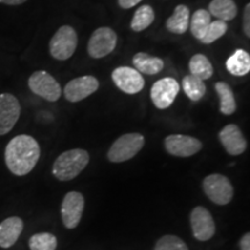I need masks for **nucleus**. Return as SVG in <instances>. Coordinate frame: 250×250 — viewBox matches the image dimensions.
<instances>
[{
    "label": "nucleus",
    "mask_w": 250,
    "mask_h": 250,
    "mask_svg": "<svg viewBox=\"0 0 250 250\" xmlns=\"http://www.w3.org/2000/svg\"><path fill=\"white\" fill-rule=\"evenodd\" d=\"M30 250H56L57 237L51 233H37L29 239Z\"/></svg>",
    "instance_id": "26"
},
{
    "label": "nucleus",
    "mask_w": 250,
    "mask_h": 250,
    "mask_svg": "<svg viewBox=\"0 0 250 250\" xmlns=\"http://www.w3.org/2000/svg\"><path fill=\"white\" fill-rule=\"evenodd\" d=\"M41 155L35 138L28 134L14 137L5 148V162L12 174L24 176L34 169Z\"/></svg>",
    "instance_id": "1"
},
{
    "label": "nucleus",
    "mask_w": 250,
    "mask_h": 250,
    "mask_svg": "<svg viewBox=\"0 0 250 250\" xmlns=\"http://www.w3.org/2000/svg\"><path fill=\"white\" fill-rule=\"evenodd\" d=\"M189 70L191 76L203 81L208 80L213 76V66H212L211 62L206 56L202 54L192 56L189 62Z\"/></svg>",
    "instance_id": "22"
},
{
    "label": "nucleus",
    "mask_w": 250,
    "mask_h": 250,
    "mask_svg": "<svg viewBox=\"0 0 250 250\" xmlns=\"http://www.w3.org/2000/svg\"><path fill=\"white\" fill-rule=\"evenodd\" d=\"M31 92L49 102L58 101L62 95V88L58 81L45 71H36L28 80Z\"/></svg>",
    "instance_id": "6"
},
{
    "label": "nucleus",
    "mask_w": 250,
    "mask_h": 250,
    "mask_svg": "<svg viewBox=\"0 0 250 250\" xmlns=\"http://www.w3.org/2000/svg\"><path fill=\"white\" fill-rule=\"evenodd\" d=\"M250 5L247 4L245 9H243V31L246 36H250Z\"/></svg>",
    "instance_id": "29"
},
{
    "label": "nucleus",
    "mask_w": 250,
    "mask_h": 250,
    "mask_svg": "<svg viewBox=\"0 0 250 250\" xmlns=\"http://www.w3.org/2000/svg\"><path fill=\"white\" fill-rule=\"evenodd\" d=\"M114 83L122 92L126 94H137L144 88L145 80L136 68L129 66H120L111 73Z\"/></svg>",
    "instance_id": "11"
},
{
    "label": "nucleus",
    "mask_w": 250,
    "mask_h": 250,
    "mask_svg": "<svg viewBox=\"0 0 250 250\" xmlns=\"http://www.w3.org/2000/svg\"><path fill=\"white\" fill-rule=\"evenodd\" d=\"M180 92V83L174 78H162L151 88L153 104L159 109L169 108Z\"/></svg>",
    "instance_id": "9"
},
{
    "label": "nucleus",
    "mask_w": 250,
    "mask_h": 250,
    "mask_svg": "<svg viewBox=\"0 0 250 250\" xmlns=\"http://www.w3.org/2000/svg\"><path fill=\"white\" fill-rule=\"evenodd\" d=\"M224 148L230 155H240L246 151L247 140L242 131L235 124H228L219 133Z\"/></svg>",
    "instance_id": "15"
},
{
    "label": "nucleus",
    "mask_w": 250,
    "mask_h": 250,
    "mask_svg": "<svg viewBox=\"0 0 250 250\" xmlns=\"http://www.w3.org/2000/svg\"><path fill=\"white\" fill-rule=\"evenodd\" d=\"M85 208V198L80 192L71 191L65 195L62 203V219L64 226L73 229L79 225Z\"/></svg>",
    "instance_id": "8"
},
{
    "label": "nucleus",
    "mask_w": 250,
    "mask_h": 250,
    "mask_svg": "<svg viewBox=\"0 0 250 250\" xmlns=\"http://www.w3.org/2000/svg\"><path fill=\"white\" fill-rule=\"evenodd\" d=\"M21 114L19 100L9 93L0 94V136H5L14 127Z\"/></svg>",
    "instance_id": "10"
},
{
    "label": "nucleus",
    "mask_w": 250,
    "mask_h": 250,
    "mask_svg": "<svg viewBox=\"0 0 250 250\" xmlns=\"http://www.w3.org/2000/svg\"><path fill=\"white\" fill-rule=\"evenodd\" d=\"M154 9L149 5H144L134 12L131 20V29L134 31H143L148 28L154 21Z\"/></svg>",
    "instance_id": "24"
},
{
    "label": "nucleus",
    "mask_w": 250,
    "mask_h": 250,
    "mask_svg": "<svg viewBox=\"0 0 250 250\" xmlns=\"http://www.w3.org/2000/svg\"><path fill=\"white\" fill-rule=\"evenodd\" d=\"M182 88L188 98L193 102L199 101L206 93V86L204 81L191 76V74L183 78Z\"/></svg>",
    "instance_id": "25"
},
{
    "label": "nucleus",
    "mask_w": 250,
    "mask_h": 250,
    "mask_svg": "<svg viewBox=\"0 0 250 250\" xmlns=\"http://www.w3.org/2000/svg\"><path fill=\"white\" fill-rule=\"evenodd\" d=\"M240 248L241 250H250V234L247 233L240 240Z\"/></svg>",
    "instance_id": "31"
},
{
    "label": "nucleus",
    "mask_w": 250,
    "mask_h": 250,
    "mask_svg": "<svg viewBox=\"0 0 250 250\" xmlns=\"http://www.w3.org/2000/svg\"><path fill=\"white\" fill-rule=\"evenodd\" d=\"M211 23V14L206 9H198L192 14L191 20L189 21L190 30L197 40L201 41L205 35L206 30Z\"/></svg>",
    "instance_id": "23"
},
{
    "label": "nucleus",
    "mask_w": 250,
    "mask_h": 250,
    "mask_svg": "<svg viewBox=\"0 0 250 250\" xmlns=\"http://www.w3.org/2000/svg\"><path fill=\"white\" fill-rule=\"evenodd\" d=\"M23 230V221L19 217H9L0 223V247L11 248Z\"/></svg>",
    "instance_id": "16"
},
{
    "label": "nucleus",
    "mask_w": 250,
    "mask_h": 250,
    "mask_svg": "<svg viewBox=\"0 0 250 250\" xmlns=\"http://www.w3.org/2000/svg\"><path fill=\"white\" fill-rule=\"evenodd\" d=\"M99 81L93 76H83L76 78L66 83L64 88V95L67 101L79 102L88 98L99 89Z\"/></svg>",
    "instance_id": "14"
},
{
    "label": "nucleus",
    "mask_w": 250,
    "mask_h": 250,
    "mask_svg": "<svg viewBox=\"0 0 250 250\" xmlns=\"http://www.w3.org/2000/svg\"><path fill=\"white\" fill-rule=\"evenodd\" d=\"M165 147L169 154L180 158H188L201 151V140L184 134H170L165 139Z\"/></svg>",
    "instance_id": "12"
},
{
    "label": "nucleus",
    "mask_w": 250,
    "mask_h": 250,
    "mask_svg": "<svg viewBox=\"0 0 250 250\" xmlns=\"http://www.w3.org/2000/svg\"><path fill=\"white\" fill-rule=\"evenodd\" d=\"M145 138L140 133H125L116 139L108 151L109 161L124 162L134 158L144 147Z\"/></svg>",
    "instance_id": "3"
},
{
    "label": "nucleus",
    "mask_w": 250,
    "mask_h": 250,
    "mask_svg": "<svg viewBox=\"0 0 250 250\" xmlns=\"http://www.w3.org/2000/svg\"><path fill=\"white\" fill-rule=\"evenodd\" d=\"M26 1H27V0H0V4L17 6V5L23 4V2H26Z\"/></svg>",
    "instance_id": "32"
},
{
    "label": "nucleus",
    "mask_w": 250,
    "mask_h": 250,
    "mask_svg": "<svg viewBox=\"0 0 250 250\" xmlns=\"http://www.w3.org/2000/svg\"><path fill=\"white\" fill-rule=\"evenodd\" d=\"M117 44V35L111 28H98L90 36L87 51L92 58L100 59L114 51Z\"/></svg>",
    "instance_id": "7"
},
{
    "label": "nucleus",
    "mask_w": 250,
    "mask_h": 250,
    "mask_svg": "<svg viewBox=\"0 0 250 250\" xmlns=\"http://www.w3.org/2000/svg\"><path fill=\"white\" fill-rule=\"evenodd\" d=\"M88 152L83 148H73L62 153L52 166V174L59 181H71L87 167Z\"/></svg>",
    "instance_id": "2"
},
{
    "label": "nucleus",
    "mask_w": 250,
    "mask_h": 250,
    "mask_svg": "<svg viewBox=\"0 0 250 250\" xmlns=\"http://www.w3.org/2000/svg\"><path fill=\"white\" fill-rule=\"evenodd\" d=\"M205 195L214 204L227 205L232 201L234 189L230 181L221 174H211L203 181Z\"/></svg>",
    "instance_id": "5"
},
{
    "label": "nucleus",
    "mask_w": 250,
    "mask_h": 250,
    "mask_svg": "<svg viewBox=\"0 0 250 250\" xmlns=\"http://www.w3.org/2000/svg\"><path fill=\"white\" fill-rule=\"evenodd\" d=\"M77 45V31L70 26H62L56 31L50 41V55L57 61H67L76 52Z\"/></svg>",
    "instance_id": "4"
},
{
    "label": "nucleus",
    "mask_w": 250,
    "mask_h": 250,
    "mask_svg": "<svg viewBox=\"0 0 250 250\" xmlns=\"http://www.w3.org/2000/svg\"><path fill=\"white\" fill-rule=\"evenodd\" d=\"M227 29V22H225V21H211L210 26H208L205 35L203 36V39L201 40V42L204 43V44H211V43L215 42V41L220 39V37H223L225 34H226Z\"/></svg>",
    "instance_id": "27"
},
{
    "label": "nucleus",
    "mask_w": 250,
    "mask_h": 250,
    "mask_svg": "<svg viewBox=\"0 0 250 250\" xmlns=\"http://www.w3.org/2000/svg\"><path fill=\"white\" fill-rule=\"evenodd\" d=\"M132 62L134 68L139 73L148 74V76H155L164 68V61L161 58L152 57L145 52H138L134 55Z\"/></svg>",
    "instance_id": "17"
},
{
    "label": "nucleus",
    "mask_w": 250,
    "mask_h": 250,
    "mask_svg": "<svg viewBox=\"0 0 250 250\" xmlns=\"http://www.w3.org/2000/svg\"><path fill=\"white\" fill-rule=\"evenodd\" d=\"M154 250H189L186 242L175 235H165L155 243Z\"/></svg>",
    "instance_id": "28"
},
{
    "label": "nucleus",
    "mask_w": 250,
    "mask_h": 250,
    "mask_svg": "<svg viewBox=\"0 0 250 250\" xmlns=\"http://www.w3.org/2000/svg\"><path fill=\"white\" fill-rule=\"evenodd\" d=\"M142 0H118V5L121 6L122 8L129 9L134 7L136 5H138Z\"/></svg>",
    "instance_id": "30"
},
{
    "label": "nucleus",
    "mask_w": 250,
    "mask_h": 250,
    "mask_svg": "<svg viewBox=\"0 0 250 250\" xmlns=\"http://www.w3.org/2000/svg\"><path fill=\"white\" fill-rule=\"evenodd\" d=\"M226 68L232 76L243 77L250 71V56L242 49H237L226 61Z\"/></svg>",
    "instance_id": "19"
},
{
    "label": "nucleus",
    "mask_w": 250,
    "mask_h": 250,
    "mask_svg": "<svg viewBox=\"0 0 250 250\" xmlns=\"http://www.w3.org/2000/svg\"><path fill=\"white\" fill-rule=\"evenodd\" d=\"M190 225L193 236L198 241H208L215 233V224L208 210L197 206L190 214Z\"/></svg>",
    "instance_id": "13"
},
{
    "label": "nucleus",
    "mask_w": 250,
    "mask_h": 250,
    "mask_svg": "<svg viewBox=\"0 0 250 250\" xmlns=\"http://www.w3.org/2000/svg\"><path fill=\"white\" fill-rule=\"evenodd\" d=\"M215 92L218 93L219 99H220V111L221 114L229 116L236 110V101L235 96L229 85H227L224 81H219L215 83Z\"/></svg>",
    "instance_id": "21"
},
{
    "label": "nucleus",
    "mask_w": 250,
    "mask_h": 250,
    "mask_svg": "<svg viewBox=\"0 0 250 250\" xmlns=\"http://www.w3.org/2000/svg\"><path fill=\"white\" fill-rule=\"evenodd\" d=\"M208 13L217 18V20H233L237 14V7L234 0H212L208 5Z\"/></svg>",
    "instance_id": "20"
},
{
    "label": "nucleus",
    "mask_w": 250,
    "mask_h": 250,
    "mask_svg": "<svg viewBox=\"0 0 250 250\" xmlns=\"http://www.w3.org/2000/svg\"><path fill=\"white\" fill-rule=\"evenodd\" d=\"M190 11L186 5H179L175 7L174 13L168 18L166 27L173 34H184L189 28Z\"/></svg>",
    "instance_id": "18"
}]
</instances>
